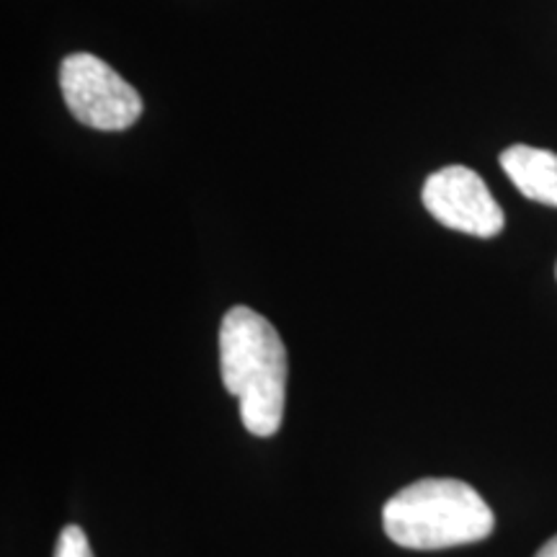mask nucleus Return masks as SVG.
<instances>
[{"instance_id":"obj_1","label":"nucleus","mask_w":557,"mask_h":557,"mask_svg":"<svg viewBox=\"0 0 557 557\" xmlns=\"http://www.w3.org/2000/svg\"><path fill=\"white\" fill-rule=\"evenodd\" d=\"M220 372L248 434L274 436L287 400V348L274 325L246 305H235L222 318Z\"/></svg>"},{"instance_id":"obj_2","label":"nucleus","mask_w":557,"mask_h":557,"mask_svg":"<svg viewBox=\"0 0 557 557\" xmlns=\"http://www.w3.org/2000/svg\"><path fill=\"white\" fill-rule=\"evenodd\" d=\"M382 527L395 545L431 553L485 540L496 517L465 480L423 478L387 500Z\"/></svg>"},{"instance_id":"obj_3","label":"nucleus","mask_w":557,"mask_h":557,"mask_svg":"<svg viewBox=\"0 0 557 557\" xmlns=\"http://www.w3.org/2000/svg\"><path fill=\"white\" fill-rule=\"evenodd\" d=\"M60 90L70 114L86 127L120 132L143 114L137 90L96 54L78 52L62 60Z\"/></svg>"},{"instance_id":"obj_4","label":"nucleus","mask_w":557,"mask_h":557,"mask_svg":"<svg viewBox=\"0 0 557 557\" xmlns=\"http://www.w3.org/2000/svg\"><path fill=\"white\" fill-rule=\"evenodd\" d=\"M421 199L431 218L457 233L496 238L506 225L504 209L487 191L485 181L468 165H447L431 173Z\"/></svg>"},{"instance_id":"obj_5","label":"nucleus","mask_w":557,"mask_h":557,"mask_svg":"<svg viewBox=\"0 0 557 557\" xmlns=\"http://www.w3.org/2000/svg\"><path fill=\"white\" fill-rule=\"evenodd\" d=\"M500 169L527 199L557 207V156L532 145H513L500 156Z\"/></svg>"},{"instance_id":"obj_6","label":"nucleus","mask_w":557,"mask_h":557,"mask_svg":"<svg viewBox=\"0 0 557 557\" xmlns=\"http://www.w3.org/2000/svg\"><path fill=\"white\" fill-rule=\"evenodd\" d=\"M52 557H96V555L94 549H90L86 532H83L78 524H67L60 532Z\"/></svg>"},{"instance_id":"obj_7","label":"nucleus","mask_w":557,"mask_h":557,"mask_svg":"<svg viewBox=\"0 0 557 557\" xmlns=\"http://www.w3.org/2000/svg\"><path fill=\"white\" fill-rule=\"evenodd\" d=\"M534 557H557V534H555L553 540H547L545 545L540 547V553L534 555Z\"/></svg>"},{"instance_id":"obj_8","label":"nucleus","mask_w":557,"mask_h":557,"mask_svg":"<svg viewBox=\"0 0 557 557\" xmlns=\"http://www.w3.org/2000/svg\"><path fill=\"white\" fill-rule=\"evenodd\" d=\"M555 276H557V267H555Z\"/></svg>"}]
</instances>
